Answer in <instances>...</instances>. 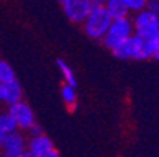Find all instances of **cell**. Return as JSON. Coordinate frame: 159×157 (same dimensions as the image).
<instances>
[{"label": "cell", "mask_w": 159, "mask_h": 157, "mask_svg": "<svg viewBox=\"0 0 159 157\" xmlns=\"http://www.w3.org/2000/svg\"><path fill=\"white\" fill-rule=\"evenodd\" d=\"M91 2H93V4H104L105 0H91Z\"/></svg>", "instance_id": "24"}, {"label": "cell", "mask_w": 159, "mask_h": 157, "mask_svg": "<svg viewBox=\"0 0 159 157\" xmlns=\"http://www.w3.org/2000/svg\"><path fill=\"white\" fill-rule=\"evenodd\" d=\"M27 132H29V136H36V134L43 133V129L40 128L37 123H33L29 129H27Z\"/></svg>", "instance_id": "18"}, {"label": "cell", "mask_w": 159, "mask_h": 157, "mask_svg": "<svg viewBox=\"0 0 159 157\" xmlns=\"http://www.w3.org/2000/svg\"><path fill=\"white\" fill-rule=\"evenodd\" d=\"M16 78L14 75V71L11 68L9 62L0 59V84H6V82L11 81V79Z\"/></svg>", "instance_id": "14"}, {"label": "cell", "mask_w": 159, "mask_h": 157, "mask_svg": "<svg viewBox=\"0 0 159 157\" xmlns=\"http://www.w3.org/2000/svg\"><path fill=\"white\" fill-rule=\"evenodd\" d=\"M57 2H58V3H61V4H63L64 2H66V0H57Z\"/></svg>", "instance_id": "25"}, {"label": "cell", "mask_w": 159, "mask_h": 157, "mask_svg": "<svg viewBox=\"0 0 159 157\" xmlns=\"http://www.w3.org/2000/svg\"><path fill=\"white\" fill-rule=\"evenodd\" d=\"M112 55L118 59H135V61H143V59L152 58L153 54V41L146 40L142 37L132 34L126 38L124 43L118 47L111 50Z\"/></svg>", "instance_id": "1"}, {"label": "cell", "mask_w": 159, "mask_h": 157, "mask_svg": "<svg viewBox=\"0 0 159 157\" xmlns=\"http://www.w3.org/2000/svg\"><path fill=\"white\" fill-rule=\"evenodd\" d=\"M152 41H153V54H152V58L156 59V61H159V31H158V34H156V36L152 38Z\"/></svg>", "instance_id": "17"}, {"label": "cell", "mask_w": 159, "mask_h": 157, "mask_svg": "<svg viewBox=\"0 0 159 157\" xmlns=\"http://www.w3.org/2000/svg\"><path fill=\"white\" fill-rule=\"evenodd\" d=\"M21 96H23V89L16 78L3 84V102L7 106L14 102L21 101Z\"/></svg>", "instance_id": "9"}, {"label": "cell", "mask_w": 159, "mask_h": 157, "mask_svg": "<svg viewBox=\"0 0 159 157\" xmlns=\"http://www.w3.org/2000/svg\"><path fill=\"white\" fill-rule=\"evenodd\" d=\"M20 157H37V156H36V154H34V153H31V151H30V150H27V149H26V150H24V151H21V154H20Z\"/></svg>", "instance_id": "21"}, {"label": "cell", "mask_w": 159, "mask_h": 157, "mask_svg": "<svg viewBox=\"0 0 159 157\" xmlns=\"http://www.w3.org/2000/svg\"><path fill=\"white\" fill-rule=\"evenodd\" d=\"M57 67H58L60 72H61V75H63V79L66 84H68V85H73L75 86L77 85V81H75V75H74L73 69H71V67L67 64L64 59L58 58L57 59Z\"/></svg>", "instance_id": "12"}, {"label": "cell", "mask_w": 159, "mask_h": 157, "mask_svg": "<svg viewBox=\"0 0 159 157\" xmlns=\"http://www.w3.org/2000/svg\"><path fill=\"white\" fill-rule=\"evenodd\" d=\"M61 98L66 102V105L68 106V109L71 112L75 111L77 108V92H75V86L64 84L61 88Z\"/></svg>", "instance_id": "11"}, {"label": "cell", "mask_w": 159, "mask_h": 157, "mask_svg": "<svg viewBox=\"0 0 159 157\" xmlns=\"http://www.w3.org/2000/svg\"><path fill=\"white\" fill-rule=\"evenodd\" d=\"M0 102H3V84H0Z\"/></svg>", "instance_id": "23"}, {"label": "cell", "mask_w": 159, "mask_h": 157, "mask_svg": "<svg viewBox=\"0 0 159 157\" xmlns=\"http://www.w3.org/2000/svg\"><path fill=\"white\" fill-rule=\"evenodd\" d=\"M104 6L112 19H119V17H125L129 14L124 0H105Z\"/></svg>", "instance_id": "10"}, {"label": "cell", "mask_w": 159, "mask_h": 157, "mask_svg": "<svg viewBox=\"0 0 159 157\" xmlns=\"http://www.w3.org/2000/svg\"><path fill=\"white\" fill-rule=\"evenodd\" d=\"M0 129L4 132V133H10V132L19 130V126H17L14 118L10 115V112H2L0 113Z\"/></svg>", "instance_id": "13"}, {"label": "cell", "mask_w": 159, "mask_h": 157, "mask_svg": "<svg viewBox=\"0 0 159 157\" xmlns=\"http://www.w3.org/2000/svg\"><path fill=\"white\" fill-rule=\"evenodd\" d=\"M2 149H6V150H13L17 153H21L27 149V139L24 137V134L19 130L10 132L6 133V137L3 140V146Z\"/></svg>", "instance_id": "8"}, {"label": "cell", "mask_w": 159, "mask_h": 157, "mask_svg": "<svg viewBox=\"0 0 159 157\" xmlns=\"http://www.w3.org/2000/svg\"><path fill=\"white\" fill-rule=\"evenodd\" d=\"M10 115L14 118L17 126H19L20 130H27V129L31 126L33 123H36V118H34L33 109L29 106V103L23 101L14 102V103L9 105Z\"/></svg>", "instance_id": "6"}, {"label": "cell", "mask_w": 159, "mask_h": 157, "mask_svg": "<svg viewBox=\"0 0 159 157\" xmlns=\"http://www.w3.org/2000/svg\"><path fill=\"white\" fill-rule=\"evenodd\" d=\"M146 2L148 0H124V3H125L129 13H136L139 10L145 9Z\"/></svg>", "instance_id": "15"}, {"label": "cell", "mask_w": 159, "mask_h": 157, "mask_svg": "<svg viewBox=\"0 0 159 157\" xmlns=\"http://www.w3.org/2000/svg\"><path fill=\"white\" fill-rule=\"evenodd\" d=\"M51 149H54L53 142L50 140L44 133L36 134V136H30V139L27 140V150L34 153L37 157H41L47 151L51 150Z\"/></svg>", "instance_id": "7"}, {"label": "cell", "mask_w": 159, "mask_h": 157, "mask_svg": "<svg viewBox=\"0 0 159 157\" xmlns=\"http://www.w3.org/2000/svg\"><path fill=\"white\" fill-rule=\"evenodd\" d=\"M134 34L146 40H152L159 31V16L148 9H142L134 13L132 17Z\"/></svg>", "instance_id": "4"}, {"label": "cell", "mask_w": 159, "mask_h": 157, "mask_svg": "<svg viewBox=\"0 0 159 157\" xmlns=\"http://www.w3.org/2000/svg\"><path fill=\"white\" fill-rule=\"evenodd\" d=\"M145 9H148L149 11H152L153 14L159 16V0H148Z\"/></svg>", "instance_id": "16"}, {"label": "cell", "mask_w": 159, "mask_h": 157, "mask_svg": "<svg viewBox=\"0 0 159 157\" xmlns=\"http://www.w3.org/2000/svg\"><path fill=\"white\" fill-rule=\"evenodd\" d=\"M41 157H60V153L56 150V149H51L50 151H47L46 154H43Z\"/></svg>", "instance_id": "20"}, {"label": "cell", "mask_w": 159, "mask_h": 157, "mask_svg": "<svg viewBox=\"0 0 159 157\" xmlns=\"http://www.w3.org/2000/svg\"><path fill=\"white\" fill-rule=\"evenodd\" d=\"M21 153H17L13 150H6V149H0V157H20Z\"/></svg>", "instance_id": "19"}, {"label": "cell", "mask_w": 159, "mask_h": 157, "mask_svg": "<svg viewBox=\"0 0 159 157\" xmlns=\"http://www.w3.org/2000/svg\"><path fill=\"white\" fill-rule=\"evenodd\" d=\"M4 137H6V133H4L2 129H0V149H2V146H3V140Z\"/></svg>", "instance_id": "22"}, {"label": "cell", "mask_w": 159, "mask_h": 157, "mask_svg": "<svg viewBox=\"0 0 159 157\" xmlns=\"http://www.w3.org/2000/svg\"><path fill=\"white\" fill-rule=\"evenodd\" d=\"M134 34V24L132 19H129V16L119 17V19H112L111 24H109L107 33L102 37V44L104 47L111 51L115 47H118L121 43H124L126 38Z\"/></svg>", "instance_id": "3"}, {"label": "cell", "mask_w": 159, "mask_h": 157, "mask_svg": "<svg viewBox=\"0 0 159 157\" xmlns=\"http://www.w3.org/2000/svg\"><path fill=\"white\" fill-rule=\"evenodd\" d=\"M93 6L94 4L91 0H66L63 3V10L70 21L75 24H83Z\"/></svg>", "instance_id": "5"}, {"label": "cell", "mask_w": 159, "mask_h": 157, "mask_svg": "<svg viewBox=\"0 0 159 157\" xmlns=\"http://www.w3.org/2000/svg\"><path fill=\"white\" fill-rule=\"evenodd\" d=\"M112 21V17L109 16L104 4H94L88 16L83 21L84 33L93 40L101 41L104 34L107 33L109 24Z\"/></svg>", "instance_id": "2"}]
</instances>
